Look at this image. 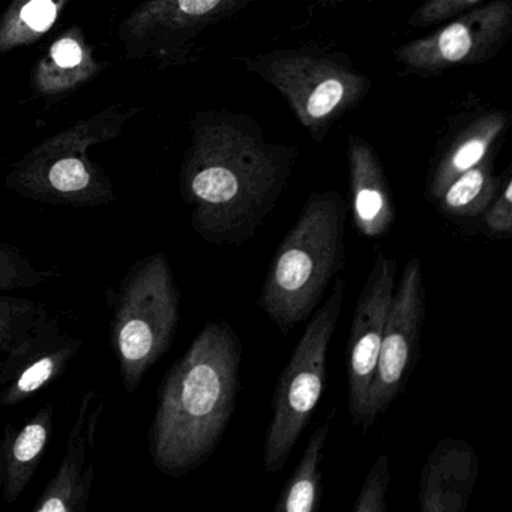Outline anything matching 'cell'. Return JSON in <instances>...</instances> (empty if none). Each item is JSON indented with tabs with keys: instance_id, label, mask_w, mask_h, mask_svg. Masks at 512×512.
Returning <instances> with one entry per match:
<instances>
[{
	"instance_id": "15",
	"label": "cell",
	"mask_w": 512,
	"mask_h": 512,
	"mask_svg": "<svg viewBox=\"0 0 512 512\" xmlns=\"http://www.w3.org/2000/svg\"><path fill=\"white\" fill-rule=\"evenodd\" d=\"M347 161L353 223L365 238H382L395 223L394 197L382 161L356 134L347 137Z\"/></svg>"
},
{
	"instance_id": "9",
	"label": "cell",
	"mask_w": 512,
	"mask_h": 512,
	"mask_svg": "<svg viewBox=\"0 0 512 512\" xmlns=\"http://www.w3.org/2000/svg\"><path fill=\"white\" fill-rule=\"evenodd\" d=\"M512 37L511 0H488L427 37L394 50L406 73L430 77L458 67L481 65L502 52Z\"/></svg>"
},
{
	"instance_id": "22",
	"label": "cell",
	"mask_w": 512,
	"mask_h": 512,
	"mask_svg": "<svg viewBox=\"0 0 512 512\" xmlns=\"http://www.w3.org/2000/svg\"><path fill=\"white\" fill-rule=\"evenodd\" d=\"M49 314L43 302L0 293V358Z\"/></svg>"
},
{
	"instance_id": "8",
	"label": "cell",
	"mask_w": 512,
	"mask_h": 512,
	"mask_svg": "<svg viewBox=\"0 0 512 512\" xmlns=\"http://www.w3.org/2000/svg\"><path fill=\"white\" fill-rule=\"evenodd\" d=\"M256 0H145L118 28L125 58L160 70L190 64L200 37Z\"/></svg>"
},
{
	"instance_id": "4",
	"label": "cell",
	"mask_w": 512,
	"mask_h": 512,
	"mask_svg": "<svg viewBox=\"0 0 512 512\" xmlns=\"http://www.w3.org/2000/svg\"><path fill=\"white\" fill-rule=\"evenodd\" d=\"M142 109L112 104L47 137L11 166L5 185L32 202L95 208L115 202V187L92 160L95 146L112 142Z\"/></svg>"
},
{
	"instance_id": "20",
	"label": "cell",
	"mask_w": 512,
	"mask_h": 512,
	"mask_svg": "<svg viewBox=\"0 0 512 512\" xmlns=\"http://www.w3.org/2000/svg\"><path fill=\"white\" fill-rule=\"evenodd\" d=\"M331 431V418L317 427L308 440L304 455L284 485L275 512H313L322 499V461L326 440Z\"/></svg>"
},
{
	"instance_id": "5",
	"label": "cell",
	"mask_w": 512,
	"mask_h": 512,
	"mask_svg": "<svg viewBox=\"0 0 512 512\" xmlns=\"http://www.w3.org/2000/svg\"><path fill=\"white\" fill-rule=\"evenodd\" d=\"M110 343L127 394L169 352L181 320V290L163 251L137 260L118 286L106 290Z\"/></svg>"
},
{
	"instance_id": "24",
	"label": "cell",
	"mask_w": 512,
	"mask_h": 512,
	"mask_svg": "<svg viewBox=\"0 0 512 512\" xmlns=\"http://www.w3.org/2000/svg\"><path fill=\"white\" fill-rule=\"evenodd\" d=\"M389 482H391V472H389L388 455L379 454L356 497L353 512L388 511L386 491H388Z\"/></svg>"
},
{
	"instance_id": "7",
	"label": "cell",
	"mask_w": 512,
	"mask_h": 512,
	"mask_svg": "<svg viewBox=\"0 0 512 512\" xmlns=\"http://www.w3.org/2000/svg\"><path fill=\"white\" fill-rule=\"evenodd\" d=\"M346 287L343 278L335 281L331 295L314 311L292 358L278 377L263 449L266 472L283 469L322 398L326 359L346 301Z\"/></svg>"
},
{
	"instance_id": "14",
	"label": "cell",
	"mask_w": 512,
	"mask_h": 512,
	"mask_svg": "<svg viewBox=\"0 0 512 512\" xmlns=\"http://www.w3.org/2000/svg\"><path fill=\"white\" fill-rule=\"evenodd\" d=\"M478 473V452L467 440H440L421 472L419 508L422 512H463Z\"/></svg>"
},
{
	"instance_id": "11",
	"label": "cell",
	"mask_w": 512,
	"mask_h": 512,
	"mask_svg": "<svg viewBox=\"0 0 512 512\" xmlns=\"http://www.w3.org/2000/svg\"><path fill=\"white\" fill-rule=\"evenodd\" d=\"M397 260L385 251H377L367 281L353 311L347 341V386L353 424L362 427L367 407L368 389L376 373L383 329L395 292Z\"/></svg>"
},
{
	"instance_id": "17",
	"label": "cell",
	"mask_w": 512,
	"mask_h": 512,
	"mask_svg": "<svg viewBox=\"0 0 512 512\" xmlns=\"http://www.w3.org/2000/svg\"><path fill=\"white\" fill-rule=\"evenodd\" d=\"M103 68L85 31L71 25L38 59L32 71V88L44 100H61L97 79Z\"/></svg>"
},
{
	"instance_id": "13",
	"label": "cell",
	"mask_w": 512,
	"mask_h": 512,
	"mask_svg": "<svg viewBox=\"0 0 512 512\" xmlns=\"http://www.w3.org/2000/svg\"><path fill=\"white\" fill-rule=\"evenodd\" d=\"M104 401L98 392L88 391L80 401L77 418L67 439L65 457L43 494L35 502L34 512H85L95 481L94 451Z\"/></svg>"
},
{
	"instance_id": "12",
	"label": "cell",
	"mask_w": 512,
	"mask_h": 512,
	"mask_svg": "<svg viewBox=\"0 0 512 512\" xmlns=\"http://www.w3.org/2000/svg\"><path fill=\"white\" fill-rule=\"evenodd\" d=\"M82 346V338L55 317L41 319L0 358V409L19 406L52 385Z\"/></svg>"
},
{
	"instance_id": "25",
	"label": "cell",
	"mask_w": 512,
	"mask_h": 512,
	"mask_svg": "<svg viewBox=\"0 0 512 512\" xmlns=\"http://www.w3.org/2000/svg\"><path fill=\"white\" fill-rule=\"evenodd\" d=\"M482 2H488V0H424L413 11L407 23L413 29L431 28L461 16L466 11L478 7Z\"/></svg>"
},
{
	"instance_id": "1",
	"label": "cell",
	"mask_w": 512,
	"mask_h": 512,
	"mask_svg": "<svg viewBox=\"0 0 512 512\" xmlns=\"http://www.w3.org/2000/svg\"><path fill=\"white\" fill-rule=\"evenodd\" d=\"M298 158V146L269 142L245 113H194L179 173L194 232L214 245L250 241L286 191Z\"/></svg>"
},
{
	"instance_id": "6",
	"label": "cell",
	"mask_w": 512,
	"mask_h": 512,
	"mask_svg": "<svg viewBox=\"0 0 512 512\" xmlns=\"http://www.w3.org/2000/svg\"><path fill=\"white\" fill-rule=\"evenodd\" d=\"M250 73L280 92L299 124L317 143L370 94V77L349 56L314 44L239 56Z\"/></svg>"
},
{
	"instance_id": "16",
	"label": "cell",
	"mask_w": 512,
	"mask_h": 512,
	"mask_svg": "<svg viewBox=\"0 0 512 512\" xmlns=\"http://www.w3.org/2000/svg\"><path fill=\"white\" fill-rule=\"evenodd\" d=\"M511 115L502 109L482 110L446 139L431 167L425 196L436 203L457 176L478 166L505 136Z\"/></svg>"
},
{
	"instance_id": "26",
	"label": "cell",
	"mask_w": 512,
	"mask_h": 512,
	"mask_svg": "<svg viewBox=\"0 0 512 512\" xmlns=\"http://www.w3.org/2000/svg\"><path fill=\"white\" fill-rule=\"evenodd\" d=\"M487 233L497 238H508L512 232V178L511 167L503 173L502 185L496 197L481 214Z\"/></svg>"
},
{
	"instance_id": "18",
	"label": "cell",
	"mask_w": 512,
	"mask_h": 512,
	"mask_svg": "<svg viewBox=\"0 0 512 512\" xmlns=\"http://www.w3.org/2000/svg\"><path fill=\"white\" fill-rule=\"evenodd\" d=\"M55 428V407L47 403L22 427L8 424L0 437V493L14 503L28 488L46 454Z\"/></svg>"
},
{
	"instance_id": "10",
	"label": "cell",
	"mask_w": 512,
	"mask_h": 512,
	"mask_svg": "<svg viewBox=\"0 0 512 512\" xmlns=\"http://www.w3.org/2000/svg\"><path fill=\"white\" fill-rule=\"evenodd\" d=\"M424 319L422 262L419 257H412L404 266L400 283L395 286L394 298L383 329L376 373L368 389L362 430L367 431L403 389L418 359Z\"/></svg>"
},
{
	"instance_id": "27",
	"label": "cell",
	"mask_w": 512,
	"mask_h": 512,
	"mask_svg": "<svg viewBox=\"0 0 512 512\" xmlns=\"http://www.w3.org/2000/svg\"><path fill=\"white\" fill-rule=\"evenodd\" d=\"M350 0H317V5L320 8H337L340 5L347 4Z\"/></svg>"
},
{
	"instance_id": "3",
	"label": "cell",
	"mask_w": 512,
	"mask_h": 512,
	"mask_svg": "<svg viewBox=\"0 0 512 512\" xmlns=\"http://www.w3.org/2000/svg\"><path fill=\"white\" fill-rule=\"evenodd\" d=\"M347 205L338 191L311 193L278 245L259 307L289 335L319 307L332 278L346 263Z\"/></svg>"
},
{
	"instance_id": "2",
	"label": "cell",
	"mask_w": 512,
	"mask_h": 512,
	"mask_svg": "<svg viewBox=\"0 0 512 512\" xmlns=\"http://www.w3.org/2000/svg\"><path fill=\"white\" fill-rule=\"evenodd\" d=\"M242 344L226 320L208 323L164 376L149 430V454L182 478L217 449L235 412Z\"/></svg>"
},
{
	"instance_id": "19",
	"label": "cell",
	"mask_w": 512,
	"mask_h": 512,
	"mask_svg": "<svg viewBox=\"0 0 512 512\" xmlns=\"http://www.w3.org/2000/svg\"><path fill=\"white\" fill-rule=\"evenodd\" d=\"M71 0H11L0 14V56L43 40Z\"/></svg>"
},
{
	"instance_id": "21",
	"label": "cell",
	"mask_w": 512,
	"mask_h": 512,
	"mask_svg": "<svg viewBox=\"0 0 512 512\" xmlns=\"http://www.w3.org/2000/svg\"><path fill=\"white\" fill-rule=\"evenodd\" d=\"M493 169L491 155L457 176L437 200L439 211L452 218L481 217L502 185L503 175L496 178Z\"/></svg>"
},
{
	"instance_id": "23",
	"label": "cell",
	"mask_w": 512,
	"mask_h": 512,
	"mask_svg": "<svg viewBox=\"0 0 512 512\" xmlns=\"http://www.w3.org/2000/svg\"><path fill=\"white\" fill-rule=\"evenodd\" d=\"M53 277L55 272L38 268L19 248L0 242V293L32 289Z\"/></svg>"
}]
</instances>
